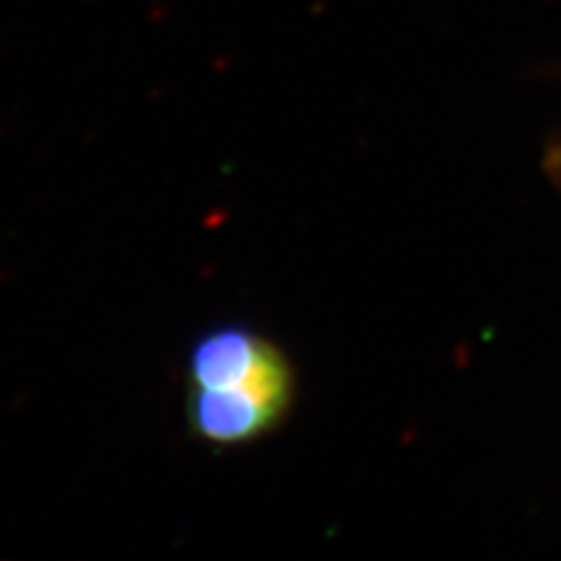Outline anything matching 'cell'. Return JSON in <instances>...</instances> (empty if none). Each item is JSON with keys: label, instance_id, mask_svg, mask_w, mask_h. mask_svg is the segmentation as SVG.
<instances>
[{"label": "cell", "instance_id": "7a4b0ae2", "mask_svg": "<svg viewBox=\"0 0 561 561\" xmlns=\"http://www.w3.org/2000/svg\"><path fill=\"white\" fill-rule=\"evenodd\" d=\"M276 343L248 325L210 328L187 351V385L231 388L250 380L276 354Z\"/></svg>", "mask_w": 561, "mask_h": 561}, {"label": "cell", "instance_id": "6da1fadb", "mask_svg": "<svg viewBox=\"0 0 561 561\" xmlns=\"http://www.w3.org/2000/svg\"><path fill=\"white\" fill-rule=\"evenodd\" d=\"M297 398V371L284 351L263 364L250 380L231 388L185 392L187 432L214 447H242L268 437L289 419Z\"/></svg>", "mask_w": 561, "mask_h": 561}]
</instances>
